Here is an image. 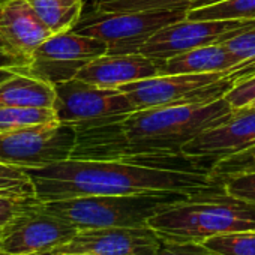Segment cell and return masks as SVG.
I'll return each instance as SVG.
<instances>
[{
	"instance_id": "6da1fadb",
	"label": "cell",
	"mask_w": 255,
	"mask_h": 255,
	"mask_svg": "<svg viewBox=\"0 0 255 255\" xmlns=\"http://www.w3.org/2000/svg\"><path fill=\"white\" fill-rule=\"evenodd\" d=\"M233 111L225 98L204 104L135 110L114 123L75 128L77 141L71 158L210 173L200 161L183 155L182 149Z\"/></svg>"
},
{
	"instance_id": "7a4b0ae2",
	"label": "cell",
	"mask_w": 255,
	"mask_h": 255,
	"mask_svg": "<svg viewBox=\"0 0 255 255\" xmlns=\"http://www.w3.org/2000/svg\"><path fill=\"white\" fill-rule=\"evenodd\" d=\"M39 203L90 195H129L144 192H200L219 186L210 173L153 165L65 159L47 167L24 170Z\"/></svg>"
},
{
	"instance_id": "3957f363",
	"label": "cell",
	"mask_w": 255,
	"mask_h": 255,
	"mask_svg": "<svg viewBox=\"0 0 255 255\" xmlns=\"http://www.w3.org/2000/svg\"><path fill=\"white\" fill-rule=\"evenodd\" d=\"M147 225L164 242L204 243L215 236L255 230V206L227 194L221 183L174 203Z\"/></svg>"
},
{
	"instance_id": "277c9868",
	"label": "cell",
	"mask_w": 255,
	"mask_h": 255,
	"mask_svg": "<svg viewBox=\"0 0 255 255\" xmlns=\"http://www.w3.org/2000/svg\"><path fill=\"white\" fill-rule=\"evenodd\" d=\"M194 192H144L129 195H90L41 203L50 213L78 231L108 227H144L149 219Z\"/></svg>"
},
{
	"instance_id": "5b68a950",
	"label": "cell",
	"mask_w": 255,
	"mask_h": 255,
	"mask_svg": "<svg viewBox=\"0 0 255 255\" xmlns=\"http://www.w3.org/2000/svg\"><path fill=\"white\" fill-rule=\"evenodd\" d=\"M251 74H255V63L221 72L158 75L122 86L120 90L129 96L137 110L204 104L222 99L240 78Z\"/></svg>"
},
{
	"instance_id": "8992f818",
	"label": "cell",
	"mask_w": 255,
	"mask_h": 255,
	"mask_svg": "<svg viewBox=\"0 0 255 255\" xmlns=\"http://www.w3.org/2000/svg\"><path fill=\"white\" fill-rule=\"evenodd\" d=\"M189 8L156 9L141 12H83L74 32L102 41L107 54L140 53L144 44L162 27L185 20Z\"/></svg>"
},
{
	"instance_id": "52a82bcc",
	"label": "cell",
	"mask_w": 255,
	"mask_h": 255,
	"mask_svg": "<svg viewBox=\"0 0 255 255\" xmlns=\"http://www.w3.org/2000/svg\"><path fill=\"white\" fill-rule=\"evenodd\" d=\"M54 89L57 120L77 129L114 123L137 110L120 89H104L78 78L54 84Z\"/></svg>"
},
{
	"instance_id": "ba28073f",
	"label": "cell",
	"mask_w": 255,
	"mask_h": 255,
	"mask_svg": "<svg viewBox=\"0 0 255 255\" xmlns=\"http://www.w3.org/2000/svg\"><path fill=\"white\" fill-rule=\"evenodd\" d=\"M77 141L71 125L53 122L0 132V164L23 170L69 159Z\"/></svg>"
},
{
	"instance_id": "9c48e42d",
	"label": "cell",
	"mask_w": 255,
	"mask_h": 255,
	"mask_svg": "<svg viewBox=\"0 0 255 255\" xmlns=\"http://www.w3.org/2000/svg\"><path fill=\"white\" fill-rule=\"evenodd\" d=\"M104 54L107 45L102 41L69 30L50 36L21 66L33 77L54 86L77 78L87 63Z\"/></svg>"
},
{
	"instance_id": "30bf717a",
	"label": "cell",
	"mask_w": 255,
	"mask_h": 255,
	"mask_svg": "<svg viewBox=\"0 0 255 255\" xmlns=\"http://www.w3.org/2000/svg\"><path fill=\"white\" fill-rule=\"evenodd\" d=\"M0 231V252L8 255H50L78 233L72 224L45 210L39 201L17 215Z\"/></svg>"
},
{
	"instance_id": "8fae6325",
	"label": "cell",
	"mask_w": 255,
	"mask_h": 255,
	"mask_svg": "<svg viewBox=\"0 0 255 255\" xmlns=\"http://www.w3.org/2000/svg\"><path fill=\"white\" fill-rule=\"evenodd\" d=\"M255 27V20H180L158 30L141 48V54L162 63L185 51L224 42Z\"/></svg>"
},
{
	"instance_id": "7c38bea8",
	"label": "cell",
	"mask_w": 255,
	"mask_h": 255,
	"mask_svg": "<svg viewBox=\"0 0 255 255\" xmlns=\"http://www.w3.org/2000/svg\"><path fill=\"white\" fill-rule=\"evenodd\" d=\"M255 144V108L234 110L225 120L203 131L182 153L200 161L209 170L221 159Z\"/></svg>"
},
{
	"instance_id": "4fadbf2b",
	"label": "cell",
	"mask_w": 255,
	"mask_h": 255,
	"mask_svg": "<svg viewBox=\"0 0 255 255\" xmlns=\"http://www.w3.org/2000/svg\"><path fill=\"white\" fill-rule=\"evenodd\" d=\"M159 236L149 227H108L80 230L68 243L50 255H153L161 245Z\"/></svg>"
},
{
	"instance_id": "5bb4252c",
	"label": "cell",
	"mask_w": 255,
	"mask_h": 255,
	"mask_svg": "<svg viewBox=\"0 0 255 255\" xmlns=\"http://www.w3.org/2000/svg\"><path fill=\"white\" fill-rule=\"evenodd\" d=\"M158 75H161V63L141 53H132L96 57L78 72L77 78L104 89H120Z\"/></svg>"
},
{
	"instance_id": "9a60e30c",
	"label": "cell",
	"mask_w": 255,
	"mask_h": 255,
	"mask_svg": "<svg viewBox=\"0 0 255 255\" xmlns=\"http://www.w3.org/2000/svg\"><path fill=\"white\" fill-rule=\"evenodd\" d=\"M0 36L27 63L32 53L53 36V32L29 0H0Z\"/></svg>"
},
{
	"instance_id": "2e32d148",
	"label": "cell",
	"mask_w": 255,
	"mask_h": 255,
	"mask_svg": "<svg viewBox=\"0 0 255 255\" xmlns=\"http://www.w3.org/2000/svg\"><path fill=\"white\" fill-rule=\"evenodd\" d=\"M56 89L21 65L0 66V107H45L54 108Z\"/></svg>"
},
{
	"instance_id": "e0dca14e",
	"label": "cell",
	"mask_w": 255,
	"mask_h": 255,
	"mask_svg": "<svg viewBox=\"0 0 255 255\" xmlns=\"http://www.w3.org/2000/svg\"><path fill=\"white\" fill-rule=\"evenodd\" d=\"M252 65L243 63L236 54H233L224 42H216L194 48L177 54L161 63V75L174 74H207L230 71L239 66Z\"/></svg>"
},
{
	"instance_id": "ac0fdd59",
	"label": "cell",
	"mask_w": 255,
	"mask_h": 255,
	"mask_svg": "<svg viewBox=\"0 0 255 255\" xmlns=\"http://www.w3.org/2000/svg\"><path fill=\"white\" fill-rule=\"evenodd\" d=\"M29 3L53 35L72 30L86 8L84 0H29Z\"/></svg>"
},
{
	"instance_id": "d6986e66",
	"label": "cell",
	"mask_w": 255,
	"mask_h": 255,
	"mask_svg": "<svg viewBox=\"0 0 255 255\" xmlns=\"http://www.w3.org/2000/svg\"><path fill=\"white\" fill-rule=\"evenodd\" d=\"M59 122L54 108L45 107H0V132Z\"/></svg>"
},
{
	"instance_id": "ffe728a7",
	"label": "cell",
	"mask_w": 255,
	"mask_h": 255,
	"mask_svg": "<svg viewBox=\"0 0 255 255\" xmlns=\"http://www.w3.org/2000/svg\"><path fill=\"white\" fill-rule=\"evenodd\" d=\"M189 20H255V0H224L188 11Z\"/></svg>"
},
{
	"instance_id": "44dd1931",
	"label": "cell",
	"mask_w": 255,
	"mask_h": 255,
	"mask_svg": "<svg viewBox=\"0 0 255 255\" xmlns=\"http://www.w3.org/2000/svg\"><path fill=\"white\" fill-rule=\"evenodd\" d=\"M89 5L101 12H141L189 8L191 0H92Z\"/></svg>"
},
{
	"instance_id": "7402d4cb",
	"label": "cell",
	"mask_w": 255,
	"mask_h": 255,
	"mask_svg": "<svg viewBox=\"0 0 255 255\" xmlns=\"http://www.w3.org/2000/svg\"><path fill=\"white\" fill-rule=\"evenodd\" d=\"M204 245L219 255H255V230L215 236Z\"/></svg>"
},
{
	"instance_id": "603a6c76",
	"label": "cell",
	"mask_w": 255,
	"mask_h": 255,
	"mask_svg": "<svg viewBox=\"0 0 255 255\" xmlns=\"http://www.w3.org/2000/svg\"><path fill=\"white\" fill-rule=\"evenodd\" d=\"M242 173H255V144L218 161L210 168V176L216 180Z\"/></svg>"
},
{
	"instance_id": "cb8c5ba5",
	"label": "cell",
	"mask_w": 255,
	"mask_h": 255,
	"mask_svg": "<svg viewBox=\"0 0 255 255\" xmlns=\"http://www.w3.org/2000/svg\"><path fill=\"white\" fill-rule=\"evenodd\" d=\"M35 203H38L35 194L20 191H0V230Z\"/></svg>"
},
{
	"instance_id": "d4e9b609",
	"label": "cell",
	"mask_w": 255,
	"mask_h": 255,
	"mask_svg": "<svg viewBox=\"0 0 255 255\" xmlns=\"http://www.w3.org/2000/svg\"><path fill=\"white\" fill-rule=\"evenodd\" d=\"M227 194L255 206V173H242L219 180Z\"/></svg>"
},
{
	"instance_id": "484cf974",
	"label": "cell",
	"mask_w": 255,
	"mask_h": 255,
	"mask_svg": "<svg viewBox=\"0 0 255 255\" xmlns=\"http://www.w3.org/2000/svg\"><path fill=\"white\" fill-rule=\"evenodd\" d=\"M224 98L234 110L246 108L255 104V74L240 78Z\"/></svg>"
},
{
	"instance_id": "4316f807",
	"label": "cell",
	"mask_w": 255,
	"mask_h": 255,
	"mask_svg": "<svg viewBox=\"0 0 255 255\" xmlns=\"http://www.w3.org/2000/svg\"><path fill=\"white\" fill-rule=\"evenodd\" d=\"M0 191H21L35 194L30 177L23 168L0 164Z\"/></svg>"
},
{
	"instance_id": "83f0119b",
	"label": "cell",
	"mask_w": 255,
	"mask_h": 255,
	"mask_svg": "<svg viewBox=\"0 0 255 255\" xmlns=\"http://www.w3.org/2000/svg\"><path fill=\"white\" fill-rule=\"evenodd\" d=\"M224 44L243 63H255V27L224 41Z\"/></svg>"
},
{
	"instance_id": "f1b7e54d",
	"label": "cell",
	"mask_w": 255,
	"mask_h": 255,
	"mask_svg": "<svg viewBox=\"0 0 255 255\" xmlns=\"http://www.w3.org/2000/svg\"><path fill=\"white\" fill-rule=\"evenodd\" d=\"M153 255H219L218 252L207 248L204 243H173V242H161L159 248Z\"/></svg>"
},
{
	"instance_id": "f546056e",
	"label": "cell",
	"mask_w": 255,
	"mask_h": 255,
	"mask_svg": "<svg viewBox=\"0 0 255 255\" xmlns=\"http://www.w3.org/2000/svg\"><path fill=\"white\" fill-rule=\"evenodd\" d=\"M6 65H24V62L0 36V66Z\"/></svg>"
},
{
	"instance_id": "4dcf8cb0",
	"label": "cell",
	"mask_w": 255,
	"mask_h": 255,
	"mask_svg": "<svg viewBox=\"0 0 255 255\" xmlns=\"http://www.w3.org/2000/svg\"><path fill=\"white\" fill-rule=\"evenodd\" d=\"M219 2H224V0H191L189 9L200 8V6H207V5H212V3H219Z\"/></svg>"
},
{
	"instance_id": "1f68e13d",
	"label": "cell",
	"mask_w": 255,
	"mask_h": 255,
	"mask_svg": "<svg viewBox=\"0 0 255 255\" xmlns=\"http://www.w3.org/2000/svg\"><path fill=\"white\" fill-rule=\"evenodd\" d=\"M68 255H95V254H68Z\"/></svg>"
},
{
	"instance_id": "d6a6232c",
	"label": "cell",
	"mask_w": 255,
	"mask_h": 255,
	"mask_svg": "<svg viewBox=\"0 0 255 255\" xmlns=\"http://www.w3.org/2000/svg\"><path fill=\"white\" fill-rule=\"evenodd\" d=\"M92 2V0H84V3H90Z\"/></svg>"
},
{
	"instance_id": "836d02e7",
	"label": "cell",
	"mask_w": 255,
	"mask_h": 255,
	"mask_svg": "<svg viewBox=\"0 0 255 255\" xmlns=\"http://www.w3.org/2000/svg\"><path fill=\"white\" fill-rule=\"evenodd\" d=\"M0 242H2V231H0Z\"/></svg>"
},
{
	"instance_id": "e575fe53",
	"label": "cell",
	"mask_w": 255,
	"mask_h": 255,
	"mask_svg": "<svg viewBox=\"0 0 255 255\" xmlns=\"http://www.w3.org/2000/svg\"><path fill=\"white\" fill-rule=\"evenodd\" d=\"M251 108H255V104H252V105H251Z\"/></svg>"
},
{
	"instance_id": "d590c367",
	"label": "cell",
	"mask_w": 255,
	"mask_h": 255,
	"mask_svg": "<svg viewBox=\"0 0 255 255\" xmlns=\"http://www.w3.org/2000/svg\"><path fill=\"white\" fill-rule=\"evenodd\" d=\"M0 255H8V254H3V252H0Z\"/></svg>"
},
{
	"instance_id": "8d00e7d4",
	"label": "cell",
	"mask_w": 255,
	"mask_h": 255,
	"mask_svg": "<svg viewBox=\"0 0 255 255\" xmlns=\"http://www.w3.org/2000/svg\"><path fill=\"white\" fill-rule=\"evenodd\" d=\"M20 192H21V191H20ZM29 194H30V192H29Z\"/></svg>"
}]
</instances>
